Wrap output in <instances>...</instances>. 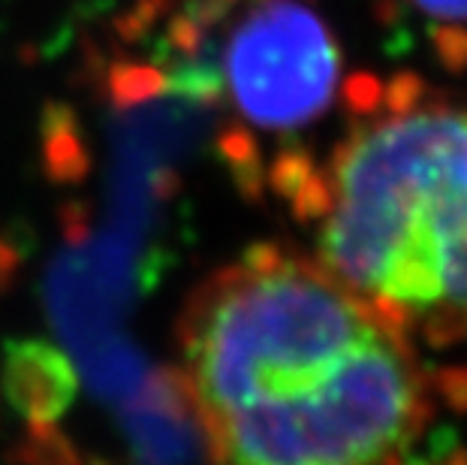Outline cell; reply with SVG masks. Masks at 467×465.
Wrapping results in <instances>:
<instances>
[{
	"instance_id": "cell-1",
	"label": "cell",
	"mask_w": 467,
	"mask_h": 465,
	"mask_svg": "<svg viewBox=\"0 0 467 465\" xmlns=\"http://www.w3.org/2000/svg\"><path fill=\"white\" fill-rule=\"evenodd\" d=\"M178 354L214 465H392L429 411L410 335L290 251L212 275Z\"/></svg>"
},
{
	"instance_id": "cell-2",
	"label": "cell",
	"mask_w": 467,
	"mask_h": 465,
	"mask_svg": "<svg viewBox=\"0 0 467 465\" xmlns=\"http://www.w3.org/2000/svg\"><path fill=\"white\" fill-rule=\"evenodd\" d=\"M314 260L429 342L467 339V106L410 100L335 148Z\"/></svg>"
},
{
	"instance_id": "cell-4",
	"label": "cell",
	"mask_w": 467,
	"mask_h": 465,
	"mask_svg": "<svg viewBox=\"0 0 467 465\" xmlns=\"http://www.w3.org/2000/svg\"><path fill=\"white\" fill-rule=\"evenodd\" d=\"M407 4L443 25H467V0H407Z\"/></svg>"
},
{
	"instance_id": "cell-3",
	"label": "cell",
	"mask_w": 467,
	"mask_h": 465,
	"mask_svg": "<svg viewBox=\"0 0 467 465\" xmlns=\"http://www.w3.org/2000/svg\"><path fill=\"white\" fill-rule=\"evenodd\" d=\"M341 55L314 0H244L226 27L217 82L247 124L299 131L332 106Z\"/></svg>"
}]
</instances>
